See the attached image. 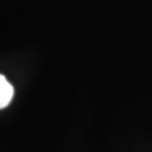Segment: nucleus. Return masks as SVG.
<instances>
[{
	"label": "nucleus",
	"mask_w": 152,
	"mask_h": 152,
	"mask_svg": "<svg viewBox=\"0 0 152 152\" xmlns=\"http://www.w3.org/2000/svg\"><path fill=\"white\" fill-rule=\"evenodd\" d=\"M12 96H14V88L6 81L5 76L0 75V109L8 106L12 99Z\"/></svg>",
	"instance_id": "obj_1"
}]
</instances>
